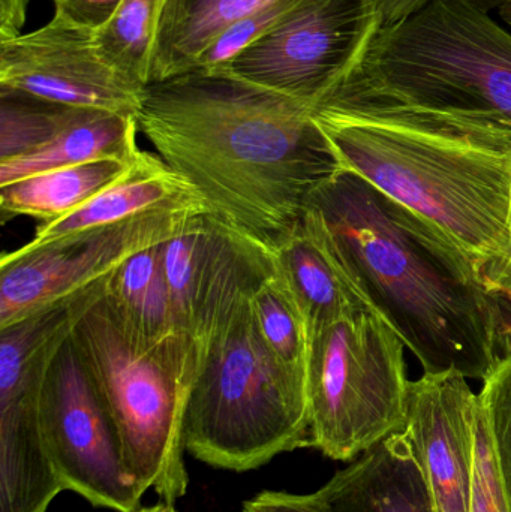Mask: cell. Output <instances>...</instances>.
<instances>
[{"label":"cell","instance_id":"6da1fadb","mask_svg":"<svg viewBox=\"0 0 511 512\" xmlns=\"http://www.w3.org/2000/svg\"><path fill=\"white\" fill-rule=\"evenodd\" d=\"M339 168L443 231L511 297V120L431 107L345 75L314 108Z\"/></svg>","mask_w":511,"mask_h":512},{"label":"cell","instance_id":"7a4b0ae2","mask_svg":"<svg viewBox=\"0 0 511 512\" xmlns=\"http://www.w3.org/2000/svg\"><path fill=\"white\" fill-rule=\"evenodd\" d=\"M137 123L210 215L269 248L341 170L311 108L227 72L150 83Z\"/></svg>","mask_w":511,"mask_h":512},{"label":"cell","instance_id":"3957f363","mask_svg":"<svg viewBox=\"0 0 511 512\" xmlns=\"http://www.w3.org/2000/svg\"><path fill=\"white\" fill-rule=\"evenodd\" d=\"M336 254L369 306L425 373L485 381L511 352V297L489 285L443 231L356 174L312 192Z\"/></svg>","mask_w":511,"mask_h":512},{"label":"cell","instance_id":"277c9868","mask_svg":"<svg viewBox=\"0 0 511 512\" xmlns=\"http://www.w3.org/2000/svg\"><path fill=\"white\" fill-rule=\"evenodd\" d=\"M71 342L116 423L135 483L176 504L189 487L185 415L198 373L188 340L149 345L104 295L78 321Z\"/></svg>","mask_w":511,"mask_h":512},{"label":"cell","instance_id":"5b68a950","mask_svg":"<svg viewBox=\"0 0 511 512\" xmlns=\"http://www.w3.org/2000/svg\"><path fill=\"white\" fill-rule=\"evenodd\" d=\"M308 444L306 384L273 360L246 303L200 363L186 408V451L212 468L248 472Z\"/></svg>","mask_w":511,"mask_h":512},{"label":"cell","instance_id":"8992f818","mask_svg":"<svg viewBox=\"0 0 511 512\" xmlns=\"http://www.w3.org/2000/svg\"><path fill=\"white\" fill-rule=\"evenodd\" d=\"M347 75L414 104L511 120V32L468 0H428L383 24Z\"/></svg>","mask_w":511,"mask_h":512},{"label":"cell","instance_id":"52a82bcc","mask_svg":"<svg viewBox=\"0 0 511 512\" xmlns=\"http://www.w3.org/2000/svg\"><path fill=\"white\" fill-rule=\"evenodd\" d=\"M404 351L399 334L369 307L311 337L308 448L353 462L404 430L411 382Z\"/></svg>","mask_w":511,"mask_h":512},{"label":"cell","instance_id":"ba28073f","mask_svg":"<svg viewBox=\"0 0 511 512\" xmlns=\"http://www.w3.org/2000/svg\"><path fill=\"white\" fill-rule=\"evenodd\" d=\"M381 26L378 0H299L270 32L212 71L312 110L362 60Z\"/></svg>","mask_w":511,"mask_h":512},{"label":"cell","instance_id":"9c48e42d","mask_svg":"<svg viewBox=\"0 0 511 512\" xmlns=\"http://www.w3.org/2000/svg\"><path fill=\"white\" fill-rule=\"evenodd\" d=\"M161 249L174 322L200 369L213 340L275 273L272 248L203 210Z\"/></svg>","mask_w":511,"mask_h":512},{"label":"cell","instance_id":"30bf717a","mask_svg":"<svg viewBox=\"0 0 511 512\" xmlns=\"http://www.w3.org/2000/svg\"><path fill=\"white\" fill-rule=\"evenodd\" d=\"M203 210L201 201H191L3 255L0 330L107 279L126 259L176 236Z\"/></svg>","mask_w":511,"mask_h":512},{"label":"cell","instance_id":"8fae6325","mask_svg":"<svg viewBox=\"0 0 511 512\" xmlns=\"http://www.w3.org/2000/svg\"><path fill=\"white\" fill-rule=\"evenodd\" d=\"M41 423L45 451L63 492L77 493L93 507L141 510L146 493L129 472L116 423L81 366L71 339L45 379Z\"/></svg>","mask_w":511,"mask_h":512},{"label":"cell","instance_id":"7c38bea8","mask_svg":"<svg viewBox=\"0 0 511 512\" xmlns=\"http://www.w3.org/2000/svg\"><path fill=\"white\" fill-rule=\"evenodd\" d=\"M0 87L53 104L135 117L143 93L105 65L95 30L59 12L39 29L0 41Z\"/></svg>","mask_w":511,"mask_h":512},{"label":"cell","instance_id":"4fadbf2b","mask_svg":"<svg viewBox=\"0 0 511 512\" xmlns=\"http://www.w3.org/2000/svg\"><path fill=\"white\" fill-rule=\"evenodd\" d=\"M479 394L456 370L410 382L402 433L419 462L438 512L470 511Z\"/></svg>","mask_w":511,"mask_h":512},{"label":"cell","instance_id":"5bb4252c","mask_svg":"<svg viewBox=\"0 0 511 512\" xmlns=\"http://www.w3.org/2000/svg\"><path fill=\"white\" fill-rule=\"evenodd\" d=\"M275 270L296 298L309 330L318 331L348 313L372 309L336 254L320 215L305 207L299 221L272 248Z\"/></svg>","mask_w":511,"mask_h":512},{"label":"cell","instance_id":"9a60e30c","mask_svg":"<svg viewBox=\"0 0 511 512\" xmlns=\"http://www.w3.org/2000/svg\"><path fill=\"white\" fill-rule=\"evenodd\" d=\"M315 495L330 512H438L404 433H393L336 472Z\"/></svg>","mask_w":511,"mask_h":512},{"label":"cell","instance_id":"2e32d148","mask_svg":"<svg viewBox=\"0 0 511 512\" xmlns=\"http://www.w3.org/2000/svg\"><path fill=\"white\" fill-rule=\"evenodd\" d=\"M191 201H201L191 186L158 155L141 150L129 170L113 185L99 192L71 215L39 225L33 239L24 246L35 248L69 234L119 224L143 213Z\"/></svg>","mask_w":511,"mask_h":512},{"label":"cell","instance_id":"e0dca14e","mask_svg":"<svg viewBox=\"0 0 511 512\" xmlns=\"http://www.w3.org/2000/svg\"><path fill=\"white\" fill-rule=\"evenodd\" d=\"M272 0H164L150 60L149 84L198 68L228 27Z\"/></svg>","mask_w":511,"mask_h":512},{"label":"cell","instance_id":"ac0fdd59","mask_svg":"<svg viewBox=\"0 0 511 512\" xmlns=\"http://www.w3.org/2000/svg\"><path fill=\"white\" fill-rule=\"evenodd\" d=\"M137 134L138 123L135 117L81 110L77 119L44 149L32 155L0 161V188L59 168L104 159L134 161L141 152L138 149Z\"/></svg>","mask_w":511,"mask_h":512},{"label":"cell","instance_id":"d6986e66","mask_svg":"<svg viewBox=\"0 0 511 512\" xmlns=\"http://www.w3.org/2000/svg\"><path fill=\"white\" fill-rule=\"evenodd\" d=\"M134 161L104 159L45 171L11 185L2 186V218L27 216L38 219L41 224L59 221L113 185L129 170Z\"/></svg>","mask_w":511,"mask_h":512},{"label":"cell","instance_id":"ffe728a7","mask_svg":"<svg viewBox=\"0 0 511 512\" xmlns=\"http://www.w3.org/2000/svg\"><path fill=\"white\" fill-rule=\"evenodd\" d=\"M161 246H152L126 259L111 273L105 294L126 327L149 345L182 336L174 322Z\"/></svg>","mask_w":511,"mask_h":512},{"label":"cell","instance_id":"44dd1931","mask_svg":"<svg viewBox=\"0 0 511 512\" xmlns=\"http://www.w3.org/2000/svg\"><path fill=\"white\" fill-rule=\"evenodd\" d=\"M164 0H122L113 17L95 30V45L105 65L129 87L144 93Z\"/></svg>","mask_w":511,"mask_h":512},{"label":"cell","instance_id":"7402d4cb","mask_svg":"<svg viewBox=\"0 0 511 512\" xmlns=\"http://www.w3.org/2000/svg\"><path fill=\"white\" fill-rule=\"evenodd\" d=\"M252 322L273 360L306 384L309 330L302 310L278 273L272 274L249 300Z\"/></svg>","mask_w":511,"mask_h":512},{"label":"cell","instance_id":"603a6c76","mask_svg":"<svg viewBox=\"0 0 511 512\" xmlns=\"http://www.w3.org/2000/svg\"><path fill=\"white\" fill-rule=\"evenodd\" d=\"M81 110L0 87V161L44 149Z\"/></svg>","mask_w":511,"mask_h":512},{"label":"cell","instance_id":"cb8c5ba5","mask_svg":"<svg viewBox=\"0 0 511 512\" xmlns=\"http://www.w3.org/2000/svg\"><path fill=\"white\" fill-rule=\"evenodd\" d=\"M480 405L488 423L492 450L511 508V352L485 379Z\"/></svg>","mask_w":511,"mask_h":512},{"label":"cell","instance_id":"d4e9b609","mask_svg":"<svg viewBox=\"0 0 511 512\" xmlns=\"http://www.w3.org/2000/svg\"><path fill=\"white\" fill-rule=\"evenodd\" d=\"M299 0H272L248 17L228 27L221 38L203 54L198 68L218 69L230 62L240 51L273 29ZM197 68V69H198Z\"/></svg>","mask_w":511,"mask_h":512},{"label":"cell","instance_id":"484cf974","mask_svg":"<svg viewBox=\"0 0 511 512\" xmlns=\"http://www.w3.org/2000/svg\"><path fill=\"white\" fill-rule=\"evenodd\" d=\"M511 512L509 499L498 472L492 450L488 423L479 400L477 418L476 463H474L473 487H471L470 511Z\"/></svg>","mask_w":511,"mask_h":512},{"label":"cell","instance_id":"4316f807","mask_svg":"<svg viewBox=\"0 0 511 512\" xmlns=\"http://www.w3.org/2000/svg\"><path fill=\"white\" fill-rule=\"evenodd\" d=\"M242 512H330L315 493L261 492L243 502Z\"/></svg>","mask_w":511,"mask_h":512},{"label":"cell","instance_id":"83f0119b","mask_svg":"<svg viewBox=\"0 0 511 512\" xmlns=\"http://www.w3.org/2000/svg\"><path fill=\"white\" fill-rule=\"evenodd\" d=\"M56 11L78 26L98 30L104 26L122 0H53Z\"/></svg>","mask_w":511,"mask_h":512},{"label":"cell","instance_id":"f1b7e54d","mask_svg":"<svg viewBox=\"0 0 511 512\" xmlns=\"http://www.w3.org/2000/svg\"><path fill=\"white\" fill-rule=\"evenodd\" d=\"M29 0H0V41L21 35Z\"/></svg>","mask_w":511,"mask_h":512},{"label":"cell","instance_id":"f546056e","mask_svg":"<svg viewBox=\"0 0 511 512\" xmlns=\"http://www.w3.org/2000/svg\"><path fill=\"white\" fill-rule=\"evenodd\" d=\"M378 2H380L383 24H389L413 14L428 0H378Z\"/></svg>","mask_w":511,"mask_h":512},{"label":"cell","instance_id":"4dcf8cb0","mask_svg":"<svg viewBox=\"0 0 511 512\" xmlns=\"http://www.w3.org/2000/svg\"><path fill=\"white\" fill-rule=\"evenodd\" d=\"M468 2L473 3L477 8L483 9V11L489 12L491 14L492 11H500L504 5L510 3L511 0H468Z\"/></svg>","mask_w":511,"mask_h":512},{"label":"cell","instance_id":"1f68e13d","mask_svg":"<svg viewBox=\"0 0 511 512\" xmlns=\"http://www.w3.org/2000/svg\"><path fill=\"white\" fill-rule=\"evenodd\" d=\"M137 512H177L176 508L173 505L165 504V502H161V504L153 505V507L149 508H141L140 511Z\"/></svg>","mask_w":511,"mask_h":512},{"label":"cell","instance_id":"d6a6232c","mask_svg":"<svg viewBox=\"0 0 511 512\" xmlns=\"http://www.w3.org/2000/svg\"><path fill=\"white\" fill-rule=\"evenodd\" d=\"M500 17L507 26L511 27V2L500 9Z\"/></svg>","mask_w":511,"mask_h":512},{"label":"cell","instance_id":"836d02e7","mask_svg":"<svg viewBox=\"0 0 511 512\" xmlns=\"http://www.w3.org/2000/svg\"><path fill=\"white\" fill-rule=\"evenodd\" d=\"M509 228H510V236H511V201H510V212H509Z\"/></svg>","mask_w":511,"mask_h":512}]
</instances>
